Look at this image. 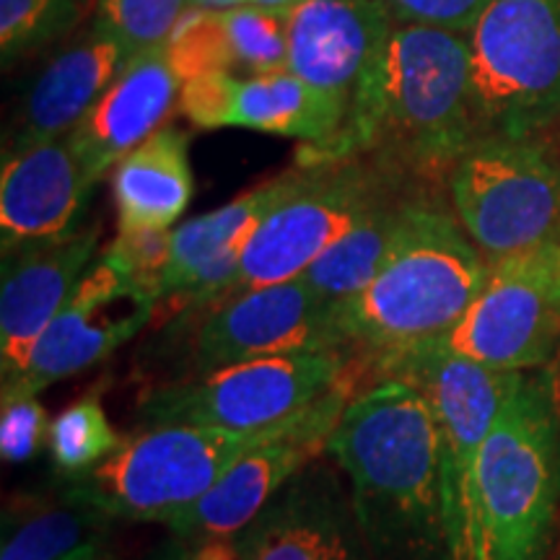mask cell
I'll list each match as a JSON object with an SVG mask.
<instances>
[{"instance_id":"cell-1","label":"cell","mask_w":560,"mask_h":560,"mask_svg":"<svg viewBox=\"0 0 560 560\" xmlns=\"http://www.w3.org/2000/svg\"><path fill=\"white\" fill-rule=\"evenodd\" d=\"M478 140L467 34L395 24L363 70L338 136L301 145L296 164L366 159L410 182L446 179Z\"/></svg>"},{"instance_id":"cell-2","label":"cell","mask_w":560,"mask_h":560,"mask_svg":"<svg viewBox=\"0 0 560 560\" xmlns=\"http://www.w3.org/2000/svg\"><path fill=\"white\" fill-rule=\"evenodd\" d=\"M348 478L371 560H452L431 405L408 382H369L327 444Z\"/></svg>"},{"instance_id":"cell-3","label":"cell","mask_w":560,"mask_h":560,"mask_svg":"<svg viewBox=\"0 0 560 560\" xmlns=\"http://www.w3.org/2000/svg\"><path fill=\"white\" fill-rule=\"evenodd\" d=\"M490 278V260L457 215L420 192L382 268L335 304V325L355 355L433 340L462 319Z\"/></svg>"},{"instance_id":"cell-4","label":"cell","mask_w":560,"mask_h":560,"mask_svg":"<svg viewBox=\"0 0 560 560\" xmlns=\"http://www.w3.org/2000/svg\"><path fill=\"white\" fill-rule=\"evenodd\" d=\"M558 506V374L520 371L475 467L462 560H545Z\"/></svg>"},{"instance_id":"cell-5","label":"cell","mask_w":560,"mask_h":560,"mask_svg":"<svg viewBox=\"0 0 560 560\" xmlns=\"http://www.w3.org/2000/svg\"><path fill=\"white\" fill-rule=\"evenodd\" d=\"M276 429L229 433L198 425H149L125 436L102 465L60 478L58 493L102 511L112 522L166 524L200 501L244 452Z\"/></svg>"},{"instance_id":"cell-6","label":"cell","mask_w":560,"mask_h":560,"mask_svg":"<svg viewBox=\"0 0 560 560\" xmlns=\"http://www.w3.org/2000/svg\"><path fill=\"white\" fill-rule=\"evenodd\" d=\"M467 47L480 140L535 138L560 120V0H488Z\"/></svg>"},{"instance_id":"cell-7","label":"cell","mask_w":560,"mask_h":560,"mask_svg":"<svg viewBox=\"0 0 560 560\" xmlns=\"http://www.w3.org/2000/svg\"><path fill=\"white\" fill-rule=\"evenodd\" d=\"M361 361L366 371V384L380 380L408 382L431 405L439 436L441 486H444L452 560H462L475 467L520 371L480 366V363L423 346V342L361 355Z\"/></svg>"},{"instance_id":"cell-8","label":"cell","mask_w":560,"mask_h":560,"mask_svg":"<svg viewBox=\"0 0 560 560\" xmlns=\"http://www.w3.org/2000/svg\"><path fill=\"white\" fill-rule=\"evenodd\" d=\"M452 213L490 262L560 244V164L535 138H482L450 177Z\"/></svg>"},{"instance_id":"cell-9","label":"cell","mask_w":560,"mask_h":560,"mask_svg":"<svg viewBox=\"0 0 560 560\" xmlns=\"http://www.w3.org/2000/svg\"><path fill=\"white\" fill-rule=\"evenodd\" d=\"M359 355L348 350L272 355L215 371L200 380L156 387L138 405L149 425H198L229 433L270 431L346 380Z\"/></svg>"},{"instance_id":"cell-10","label":"cell","mask_w":560,"mask_h":560,"mask_svg":"<svg viewBox=\"0 0 560 560\" xmlns=\"http://www.w3.org/2000/svg\"><path fill=\"white\" fill-rule=\"evenodd\" d=\"M400 190H412V182L366 159L317 164L312 179L255 231L221 299L304 276L369 208Z\"/></svg>"},{"instance_id":"cell-11","label":"cell","mask_w":560,"mask_h":560,"mask_svg":"<svg viewBox=\"0 0 560 560\" xmlns=\"http://www.w3.org/2000/svg\"><path fill=\"white\" fill-rule=\"evenodd\" d=\"M363 387L366 371L359 355V363L348 371L346 380L244 452L200 501L174 514L164 527L182 540L240 535L280 488L289 486L304 467L327 454V444L342 412Z\"/></svg>"},{"instance_id":"cell-12","label":"cell","mask_w":560,"mask_h":560,"mask_svg":"<svg viewBox=\"0 0 560 560\" xmlns=\"http://www.w3.org/2000/svg\"><path fill=\"white\" fill-rule=\"evenodd\" d=\"M423 346L495 371L550 366L560 348V285L545 247L490 262L486 289L470 310Z\"/></svg>"},{"instance_id":"cell-13","label":"cell","mask_w":560,"mask_h":560,"mask_svg":"<svg viewBox=\"0 0 560 560\" xmlns=\"http://www.w3.org/2000/svg\"><path fill=\"white\" fill-rule=\"evenodd\" d=\"M202 310L187 353L185 380L272 355L348 350L335 325V304L301 278L231 293Z\"/></svg>"},{"instance_id":"cell-14","label":"cell","mask_w":560,"mask_h":560,"mask_svg":"<svg viewBox=\"0 0 560 560\" xmlns=\"http://www.w3.org/2000/svg\"><path fill=\"white\" fill-rule=\"evenodd\" d=\"M156 312L159 301L102 249L37 340L26 369L13 382L0 384V392L39 397L50 384L79 376L109 359L145 330Z\"/></svg>"},{"instance_id":"cell-15","label":"cell","mask_w":560,"mask_h":560,"mask_svg":"<svg viewBox=\"0 0 560 560\" xmlns=\"http://www.w3.org/2000/svg\"><path fill=\"white\" fill-rule=\"evenodd\" d=\"M242 560H371L348 478L317 459L234 535Z\"/></svg>"},{"instance_id":"cell-16","label":"cell","mask_w":560,"mask_h":560,"mask_svg":"<svg viewBox=\"0 0 560 560\" xmlns=\"http://www.w3.org/2000/svg\"><path fill=\"white\" fill-rule=\"evenodd\" d=\"M179 112L200 130L240 128L322 145L338 136L348 104L283 68L244 79L210 73L182 83Z\"/></svg>"},{"instance_id":"cell-17","label":"cell","mask_w":560,"mask_h":560,"mask_svg":"<svg viewBox=\"0 0 560 560\" xmlns=\"http://www.w3.org/2000/svg\"><path fill=\"white\" fill-rule=\"evenodd\" d=\"M314 166H291L226 206L195 215L172 231V260L161 304L202 310L229 291L240 260L262 221L312 179ZM159 304V306H161Z\"/></svg>"},{"instance_id":"cell-18","label":"cell","mask_w":560,"mask_h":560,"mask_svg":"<svg viewBox=\"0 0 560 560\" xmlns=\"http://www.w3.org/2000/svg\"><path fill=\"white\" fill-rule=\"evenodd\" d=\"M100 223L66 240L3 252L0 270V384L30 363L37 340L100 257Z\"/></svg>"},{"instance_id":"cell-19","label":"cell","mask_w":560,"mask_h":560,"mask_svg":"<svg viewBox=\"0 0 560 560\" xmlns=\"http://www.w3.org/2000/svg\"><path fill=\"white\" fill-rule=\"evenodd\" d=\"M96 182L75 159L68 138L3 153L0 244L3 252L66 240L81 229Z\"/></svg>"},{"instance_id":"cell-20","label":"cell","mask_w":560,"mask_h":560,"mask_svg":"<svg viewBox=\"0 0 560 560\" xmlns=\"http://www.w3.org/2000/svg\"><path fill=\"white\" fill-rule=\"evenodd\" d=\"M179 94L182 81L164 45L132 55L102 100L66 136L89 177L100 185L120 159L164 128L179 109Z\"/></svg>"},{"instance_id":"cell-21","label":"cell","mask_w":560,"mask_h":560,"mask_svg":"<svg viewBox=\"0 0 560 560\" xmlns=\"http://www.w3.org/2000/svg\"><path fill=\"white\" fill-rule=\"evenodd\" d=\"M395 24L380 0H306L285 13V70L350 107L363 70Z\"/></svg>"},{"instance_id":"cell-22","label":"cell","mask_w":560,"mask_h":560,"mask_svg":"<svg viewBox=\"0 0 560 560\" xmlns=\"http://www.w3.org/2000/svg\"><path fill=\"white\" fill-rule=\"evenodd\" d=\"M132 52L107 32L91 30L39 73L5 153L66 138L122 73Z\"/></svg>"},{"instance_id":"cell-23","label":"cell","mask_w":560,"mask_h":560,"mask_svg":"<svg viewBox=\"0 0 560 560\" xmlns=\"http://www.w3.org/2000/svg\"><path fill=\"white\" fill-rule=\"evenodd\" d=\"M195 192L190 136L164 125L112 170L117 229H172Z\"/></svg>"},{"instance_id":"cell-24","label":"cell","mask_w":560,"mask_h":560,"mask_svg":"<svg viewBox=\"0 0 560 560\" xmlns=\"http://www.w3.org/2000/svg\"><path fill=\"white\" fill-rule=\"evenodd\" d=\"M115 522L102 511L62 499L16 501L3 514L0 560H104Z\"/></svg>"},{"instance_id":"cell-25","label":"cell","mask_w":560,"mask_h":560,"mask_svg":"<svg viewBox=\"0 0 560 560\" xmlns=\"http://www.w3.org/2000/svg\"><path fill=\"white\" fill-rule=\"evenodd\" d=\"M416 195L420 192L400 190L382 198L299 278L332 304L366 289L400 234L405 213Z\"/></svg>"},{"instance_id":"cell-26","label":"cell","mask_w":560,"mask_h":560,"mask_svg":"<svg viewBox=\"0 0 560 560\" xmlns=\"http://www.w3.org/2000/svg\"><path fill=\"white\" fill-rule=\"evenodd\" d=\"M122 441L125 436L104 410L102 387H96L50 420L47 452L60 478H68L102 465Z\"/></svg>"},{"instance_id":"cell-27","label":"cell","mask_w":560,"mask_h":560,"mask_svg":"<svg viewBox=\"0 0 560 560\" xmlns=\"http://www.w3.org/2000/svg\"><path fill=\"white\" fill-rule=\"evenodd\" d=\"M100 0H0V58L11 68L79 30Z\"/></svg>"},{"instance_id":"cell-28","label":"cell","mask_w":560,"mask_h":560,"mask_svg":"<svg viewBox=\"0 0 560 560\" xmlns=\"http://www.w3.org/2000/svg\"><path fill=\"white\" fill-rule=\"evenodd\" d=\"M164 47L170 66L182 83L210 73L236 75L234 47H231L223 11L192 9L190 5L185 16L177 21Z\"/></svg>"},{"instance_id":"cell-29","label":"cell","mask_w":560,"mask_h":560,"mask_svg":"<svg viewBox=\"0 0 560 560\" xmlns=\"http://www.w3.org/2000/svg\"><path fill=\"white\" fill-rule=\"evenodd\" d=\"M229 26L231 47L236 58V75H260L283 70L289 60V26L285 13L260 9V5H236L223 11Z\"/></svg>"},{"instance_id":"cell-30","label":"cell","mask_w":560,"mask_h":560,"mask_svg":"<svg viewBox=\"0 0 560 560\" xmlns=\"http://www.w3.org/2000/svg\"><path fill=\"white\" fill-rule=\"evenodd\" d=\"M187 9L190 0H100L94 26L138 55L164 45Z\"/></svg>"},{"instance_id":"cell-31","label":"cell","mask_w":560,"mask_h":560,"mask_svg":"<svg viewBox=\"0 0 560 560\" xmlns=\"http://www.w3.org/2000/svg\"><path fill=\"white\" fill-rule=\"evenodd\" d=\"M174 229H117L107 255L161 304V285L172 260Z\"/></svg>"},{"instance_id":"cell-32","label":"cell","mask_w":560,"mask_h":560,"mask_svg":"<svg viewBox=\"0 0 560 560\" xmlns=\"http://www.w3.org/2000/svg\"><path fill=\"white\" fill-rule=\"evenodd\" d=\"M50 418L37 395L0 392V457L9 465L32 462L47 446Z\"/></svg>"},{"instance_id":"cell-33","label":"cell","mask_w":560,"mask_h":560,"mask_svg":"<svg viewBox=\"0 0 560 560\" xmlns=\"http://www.w3.org/2000/svg\"><path fill=\"white\" fill-rule=\"evenodd\" d=\"M397 24L439 26L467 34L478 21L488 0H380Z\"/></svg>"},{"instance_id":"cell-34","label":"cell","mask_w":560,"mask_h":560,"mask_svg":"<svg viewBox=\"0 0 560 560\" xmlns=\"http://www.w3.org/2000/svg\"><path fill=\"white\" fill-rule=\"evenodd\" d=\"M151 560H242V556L234 537H206V540L174 537Z\"/></svg>"},{"instance_id":"cell-35","label":"cell","mask_w":560,"mask_h":560,"mask_svg":"<svg viewBox=\"0 0 560 560\" xmlns=\"http://www.w3.org/2000/svg\"><path fill=\"white\" fill-rule=\"evenodd\" d=\"M249 0H190L192 9H208V11H229L236 5H247Z\"/></svg>"},{"instance_id":"cell-36","label":"cell","mask_w":560,"mask_h":560,"mask_svg":"<svg viewBox=\"0 0 560 560\" xmlns=\"http://www.w3.org/2000/svg\"><path fill=\"white\" fill-rule=\"evenodd\" d=\"M252 5H260V9L268 11H278V13H289L296 9V5L306 3V0H249Z\"/></svg>"},{"instance_id":"cell-37","label":"cell","mask_w":560,"mask_h":560,"mask_svg":"<svg viewBox=\"0 0 560 560\" xmlns=\"http://www.w3.org/2000/svg\"><path fill=\"white\" fill-rule=\"evenodd\" d=\"M545 255H548L550 270H552V276H556L558 285H560V244H550V247H545Z\"/></svg>"},{"instance_id":"cell-38","label":"cell","mask_w":560,"mask_h":560,"mask_svg":"<svg viewBox=\"0 0 560 560\" xmlns=\"http://www.w3.org/2000/svg\"><path fill=\"white\" fill-rule=\"evenodd\" d=\"M556 374H558V400H560V363L556 366Z\"/></svg>"},{"instance_id":"cell-39","label":"cell","mask_w":560,"mask_h":560,"mask_svg":"<svg viewBox=\"0 0 560 560\" xmlns=\"http://www.w3.org/2000/svg\"><path fill=\"white\" fill-rule=\"evenodd\" d=\"M104 560H115V556H112V558H104Z\"/></svg>"}]
</instances>
